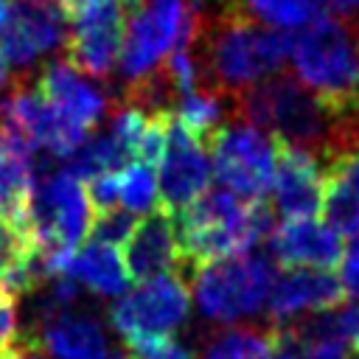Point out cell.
Segmentation results:
<instances>
[{
    "label": "cell",
    "mask_w": 359,
    "mask_h": 359,
    "mask_svg": "<svg viewBox=\"0 0 359 359\" xmlns=\"http://www.w3.org/2000/svg\"><path fill=\"white\" fill-rule=\"evenodd\" d=\"M34 149L14 135L0 132V213L28 219L31 194L36 185Z\"/></svg>",
    "instance_id": "cell-20"
},
{
    "label": "cell",
    "mask_w": 359,
    "mask_h": 359,
    "mask_svg": "<svg viewBox=\"0 0 359 359\" xmlns=\"http://www.w3.org/2000/svg\"><path fill=\"white\" fill-rule=\"evenodd\" d=\"M42 255V247L28 224V219H14L0 213V283L3 278L17 269L20 264H28Z\"/></svg>",
    "instance_id": "cell-25"
},
{
    "label": "cell",
    "mask_w": 359,
    "mask_h": 359,
    "mask_svg": "<svg viewBox=\"0 0 359 359\" xmlns=\"http://www.w3.org/2000/svg\"><path fill=\"white\" fill-rule=\"evenodd\" d=\"M294 79L306 84L342 118L359 112V34L345 28L334 14H320L292 36L289 50Z\"/></svg>",
    "instance_id": "cell-3"
},
{
    "label": "cell",
    "mask_w": 359,
    "mask_h": 359,
    "mask_svg": "<svg viewBox=\"0 0 359 359\" xmlns=\"http://www.w3.org/2000/svg\"><path fill=\"white\" fill-rule=\"evenodd\" d=\"M126 8L121 0H81L70 8L67 62L87 76H109L126 34Z\"/></svg>",
    "instance_id": "cell-9"
},
{
    "label": "cell",
    "mask_w": 359,
    "mask_h": 359,
    "mask_svg": "<svg viewBox=\"0 0 359 359\" xmlns=\"http://www.w3.org/2000/svg\"><path fill=\"white\" fill-rule=\"evenodd\" d=\"M210 168L224 191L241 199H264L275 180V137L250 123L219 126L208 140Z\"/></svg>",
    "instance_id": "cell-7"
},
{
    "label": "cell",
    "mask_w": 359,
    "mask_h": 359,
    "mask_svg": "<svg viewBox=\"0 0 359 359\" xmlns=\"http://www.w3.org/2000/svg\"><path fill=\"white\" fill-rule=\"evenodd\" d=\"M205 359H272V328H227L208 342Z\"/></svg>",
    "instance_id": "cell-23"
},
{
    "label": "cell",
    "mask_w": 359,
    "mask_h": 359,
    "mask_svg": "<svg viewBox=\"0 0 359 359\" xmlns=\"http://www.w3.org/2000/svg\"><path fill=\"white\" fill-rule=\"evenodd\" d=\"M62 275L73 278L76 283H81L90 292L104 294V297L123 294L129 280H132L129 269H126V261L118 252V247L101 244V241H87L84 247L73 250Z\"/></svg>",
    "instance_id": "cell-19"
},
{
    "label": "cell",
    "mask_w": 359,
    "mask_h": 359,
    "mask_svg": "<svg viewBox=\"0 0 359 359\" xmlns=\"http://www.w3.org/2000/svg\"><path fill=\"white\" fill-rule=\"evenodd\" d=\"M67 34L70 17L59 0H11L0 28V56L11 67H28L65 45Z\"/></svg>",
    "instance_id": "cell-10"
},
{
    "label": "cell",
    "mask_w": 359,
    "mask_h": 359,
    "mask_svg": "<svg viewBox=\"0 0 359 359\" xmlns=\"http://www.w3.org/2000/svg\"><path fill=\"white\" fill-rule=\"evenodd\" d=\"M104 359H129V356H123V353H107Z\"/></svg>",
    "instance_id": "cell-35"
},
{
    "label": "cell",
    "mask_w": 359,
    "mask_h": 359,
    "mask_svg": "<svg viewBox=\"0 0 359 359\" xmlns=\"http://www.w3.org/2000/svg\"><path fill=\"white\" fill-rule=\"evenodd\" d=\"M323 213L339 233H359V146L325 157Z\"/></svg>",
    "instance_id": "cell-18"
},
{
    "label": "cell",
    "mask_w": 359,
    "mask_h": 359,
    "mask_svg": "<svg viewBox=\"0 0 359 359\" xmlns=\"http://www.w3.org/2000/svg\"><path fill=\"white\" fill-rule=\"evenodd\" d=\"M36 87L48 98V104L59 112V118L81 132H93L107 109V98L98 87H93L81 70H76L70 62H48L39 73Z\"/></svg>",
    "instance_id": "cell-15"
},
{
    "label": "cell",
    "mask_w": 359,
    "mask_h": 359,
    "mask_svg": "<svg viewBox=\"0 0 359 359\" xmlns=\"http://www.w3.org/2000/svg\"><path fill=\"white\" fill-rule=\"evenodd\" d=\"M230 8L264 22V25H272V28H303L309 25L314 17L325 14L314 0H230L227 3Z\"/></svg>",
    "instance_id": "cell-21"
},
{
    "label": "cell",
    "mask_w": 359,
    "mask_h": 359,
    "mask_svg": "<svg viewBox=\"0 0 359 359\" xmlns=\"http://www.w3.org/2000/svg\"><path fill=\"white\" fill-rule=\"evenodd\" d=\"M132 353V359H196L191 351H185L174 337H157V339H146L140 345L126 348Z\"/></svg>",
    "instance_id": "cell-29"
},
{
    "label": "cell",
    "mask_w": 359,
    "mask_h": 359,
    "mask_svg": "<svg viewBox=\"0 0 359 359\" xmlns=\"http://www.w3.org/2000/svg\"><path fill=\"white\" fill-rule=\"evenodd\" d=\"M345 300V289L339 278L328 275V269H286L275 278L266 309L275 323H286L294 314H314L334 309Z\"/></svg>",
    "instance_id": "cell-16"
},
{
    "label": "cell",
    "mask_w": 359,
    "mask_h": 359,
    "mask_svg": "<svg viewBox=\"0 0 359 359\" xmlns=\"http://www.w3.org/2000/svg\"><path fill=\"white\" fill-rule=\"evenodd\" d=\"M177 241L185 269L208 261L244 255L272 230L266 199H241L224 188L205 191L185 208L174 210Z\"/></svg>",
    "instance_id": "cell-2"
},
{
    "label": "cell",
    "mask_w": 359,
    "mask_h": 359,
    "mask_svg": "<svg viewBox=\"0 0 359 359\" xmlns=\"http://www.w3.org/2000/svg\"><path fill=\"white\" fill-rule=\"evenodd\" d=\"M191 311V289L177 272H163L137 280L109 306V323L123 337V345H140L146 339L171 337Z\"/></svg>",
    "instance_id": "cell-6"
},
{
    "label": "cell",
    "mask_w": 359,
    "mask_h": 359,
    "mask_svg": "<svg viewBox=\"0 0 359 359\" xmlns=\"http://www.w3.org/2000/svg\"><path fill=\"white\" fill-rule=\"evenodd\" d=\"M39 351L45 348L53 359H104L107 356V334L101 323L87 311L59 309L39 311L36 339Z\"/></svg>",
    "instance_id": "cell-17"
},
{
    "label": "cell",
    "mask_w": 359,
    "mask_h": 359,
    "mask_svg": "<svg viewBox=\"0 0 359 359\" xmlns=\"http://www.w3.org/2000/svg\"><path fill=\"white\" fill-rule=\"evenodd\" d=\"M157 188L160 205L168 210H180L196 196L208 191L210 182V151L208 143L191 135L168 109L165 123V149L157 163Z\"/></svg>",
    "instance_id": "cell-11"
},
{
    "label": "cell",
    "mask_w": 359,
    "mask_h": 359,
    "mask_svg": "<svg viewBox=\"0 0 359 359\" xmlns=\"http://www.w3.org/2000/svg\"><path fill=\"white\" fill-rule=\"evenodd\" d=\"M123 261L132 280H146L180 266L182 255L177 241L174 210L160 205L151 213H146L140 222H135V230L123 250Z\"/></svg>",
    "instance_id": "cell-14"
},
{
    "label": "cell",
    "mask_w": 359,
    "mask_h": 359,
    "mask_svg": "<svg viewBox=\"0 0 359 359\" xmlns=\"http://www.w3.org/2000/svg\"><path fill=\"white\" fill-rule=\"evenodd\" d=\"M339 264H342L339 283H342L345 294L359 303V233H353L351 241L345 244V252H342V261Z\"/></svg>",
    "instance_id": "cell-30"
},
{
    "label": "cell",
    "mask_w": 359,
    "mask_h": 359,
    "mask_svg": "<svg viewBox=\"0 0 359 359\" xmlns=\"http://www.w3.org/2000/svg\"><path fill=\"white\" fill-rule=\"evenodd\" d=\"M90 222L93 210L87 188L70 168L36 180L28 205V224L42 250H73L90 233Z\"/></svg>",
    "instance_id": "cell-8"
},
{
    "label": "cell",
    "mask_w": 359,
    "mask_h": 359,
    "mask_svg": "<svg viewBox=\"0 0 359 359\" xmlns=\"http://www.w3.org/2000/svg\"><path fill=\"white\" fill-rule=\"evenodd\" d=\"M87 196L95 210H109L121 205V171H104L87 180Z\"/></svg>",
    "instance_id": "cell-28"
},
{
    "label": "cell",
    "mask_w": 359,
    "mask_h": 359,
    "mask_svg": "<svg viewBox=\"0 0 359 359\" xmlns=\"http://www.w3.org/2000/svg\"><path fill=\"white\" fill-rule=\"evenodd\" d=\"M191 289L199 311L213 323H236L266 306L275 283V261L269 255H230L191 269Z\"/></svg>",
    "instance_id": "cell-5"
},
{
    "label": "cell",
    "mask_w": 359,
    "mask_h": 359,
    "mask_svg": "<svg viewBox=\"0 0 359 359\" xmlns=\"http://www.w3.org/2000/svg\"><path fill=\"white\" fill-rule=\"evenodd\" d=\"M356 359H359V356H356Z\"/></svg>",
    "instance_id": "cell-38"
},
{
    "label": "cell",
    "mask_w": 359,
    "mask_h": 359,
    "mask_svg": "<svg viewBox=\"0 0 359 359\" xmlns=\"http://www.w3.org/2000/svg\"><path fill=\"white\" fill-rule=\"evenodd\" d=\"M171 115L191 132L196 135L199 140H210L213 132L219 129V121H222V101H219V93H210V90H191L185 95H180L177 107L171 109Z\"/></svg>",
    "instance_id": "cell-24"
},
{
    "label": "cell",
    "mask_w": 359,
    "mask_h": 359,
    "mask_svg": "<svg viewBox=\"0 0 359 359\" xmlns=\"http://www.w3.org/2000/svg\"><path fill=\"white\" fill-rule=\"evenodd\" d=\"M8 84V65H6V59L0 56V87H6Z\"/></svg>",
    "instance_id": "cell-33"
},
{
    "label": "cell",
    "mask_w": 359,
    "mask_h": 359,
    "mask_svg": "<svg viewBox=\"0 0 359 359\" xmlns=\"http://www.w3.org/2000/svg\"><path fill=\"white\" fill-rule=\"evenodd\" d=\"M325 14H356L359 11V0H314Z\"/></svg>",
    "instance_id": "cell-32"
},
{
    "label": "cell",
    "mask_w": 359,
    "mask_h": 359,
    "mask_svg": "<svg viewBox=\"0 0 359 359\" xmlns=\"http://www.w3.org/2000/svg\"><path fill=\"white\" fill-rule=\"evenodd\" d=\"M0 359H3V351H0Z\"/></svg>",
    "instance_id": "cell-37"
},
{
    "label": "cell",
    "mask_w": 359,
    "mask_h": 359,
    "mask_svg": "<svg viewBox=\"0 0 359 359\" xmlns=\"http://www.w3.org/2000/svg\"><path fill=\"white\" fill-rule=\"evenodd\" d=\"M17 334V306L14 297L0 292V351H6L14 342Z\"/></svg>",
    "instance_id": "cell-31"
},
{
    "label": "cell",
    "mask_w": 359,
    "mask_h": 359,
    "mask_svg": "<svg viewBox=\"0 0 359 359\" xmlns=\"http://www.w3.org/2000/svg\"><path fill=\"white\" fill-rule=\"evenodd\" d=\"M135 216L123 208H109V210H95L93 213V222H90V238L93 241H101V244H112V247H121L129 241L132 230H135Z\"/></svg>",
    "instance_id": "cell-27"
},
{
    "label": "cell",
    "mask_w": 359,
    "mask_h": 359,
    "mask_svg": "<svg viewBox=\"0 0 359 359\" xmlns=\"http://www.w3.org/2000/svg\"><path fill=\"white\" fill-rule=\"evenodd\" d=\"M236 112L255 129H264L272 137L289 140L294 146L320 149L323 160L334 151L337 143V118L334 112L289 73H275L258 84L244 87L233 95Z\"/></svg>",
    "instance_id": "cell-4"
},
{
    "label": "cell",
    "mask_w": 359,
    "mask_h": 359,
    "mask_svg": "<svg viewBox=\"0 0 359 359\" xmlns=\"http://www.w3.org/2000/svg\"><path fill=\"white\" fill-rule=\"evenodd\" d=\"M356 351H359V342H356Z\"/></svg>",
    "instance_id": "cell-36"
},
{
    "label": "cell",
    "mask_w": 359,
    "mask_h": 359,
    "mask_svg": "<svg viewBox=\"0 0 359 359\" xmlns=\"http://www.w3.org/2000/svg\"><path fill=\"white\" fill-rule=\"evenodd\" d=\"M342 252V233L320 216L286 219L269 236V258L286 269H331Z\"/></svg>",
    "instance_id": "cell-13"
},
{
    "label": "cell",
    "mask_w": 359,
    "mask_h": 359,
    "mask_svg": "<svg viewBox=\"0 0 359 359\" xmlns=\"http://www.w3.org/2000/svg\"><path fill=\"white\" fill-rule=\"evenodd\" d=\"M8 3H11V0H0V28H3V22H6V14H8Z\"/></svg>",
    "instance_id": "cell-34"
},
{
    "label": "cell",
    "mask_w": 359,
    "mask_h": 359,
    "mask_svg": "<svg viewBox=\"0 0 359 359\" xmlns=\"http://www.w3.org/2000/svg\"><path fill=\"white\" fill-rule=\"evenodd\" d=\"M275 205L286 219H309L323 213L325 163L303 146L275 137Z\"/></svg>",
    "instance_id": "cell-12"
},
{
    "label": "cell",
    "mask_w": 359,
    "mask_h": 359,
    "mask_svg": "<svg viewBox=\"0 0 359 359\" xmlns=\"http://www.w3.org/2000/svg\"><path fill=\"white\" fill-rule=\"evenodd\" d=\"M121 205L129 213H151L160 208V188L151 165L129 163L121 171Z\"/></svg>",
    "instance_id": "cell-26"
},
{
    "label": "cell",
    "mask_w": 359,
    "mask_h": 359,
    "mask_svg": "<svg viewBox=\"0 0 359 359\" xmlns=\"http://www.w3.org/2000/svg\"><path fill=\"white\" fill-rule=\"evenodd\" d=\"M345 342L311 337L297 325L272 328V359H345Z\"/></svg>",
    "instance_id": "cell-22"
},
{
    "label": "cell",
    "mask_w": 359,
    "mask_h": 359,
    "mask_svg": "<svg viewBox=\"0 0 359 359\" xmlns=\"http://www.w3.org/2000/svg\"><path fill=\"white\" fill-rule=\"evenodd\" d=\"M199 36L205 90L230 98L244 87L280 73L292 50L289 31L264 25L230 6H224L216 17L202 14L196 39Z\"/></svg>",
    "instance_id": "cell-1"
}]
</instances>
